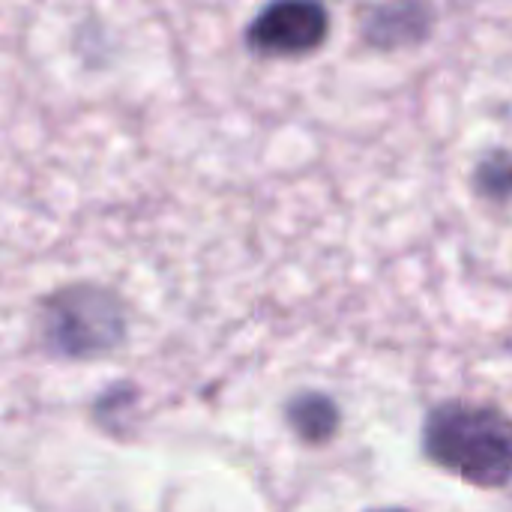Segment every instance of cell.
Returning a JSON list of instances; mask_svg holds the SVG:
<instances>
[{"label":"cell","instance_id":"cell-1","mask_svg":"<svg viewBox=\"0 0 512 512\" xmlns=\"http://www.w3.org/2000/svg\"><path fill=\"white\" fill-rule=\"evenodd\" d=\"M429 456L474 486H501L512 477V423L492 408L444 405L426 426Z\"/></svg>","mask_w":512,"mask_h":512},{"label":"cell","instance_id":"cell-2","mask_svg":"<svg viewBox=\"0 0 512 512\" xmlns=\"http://www.w3.org/2000/svg\"><path fill=\"white\" fill-rule=\"evenodd\" d=\"M48 339L69 357H90L120 339V312L99 291H69L48 306Z\"/></svg>","mask_w":512,"mask_h":512},{"label":"cell","instance_id":"cell-3","mask_svg":"<svg viewBox=\"0 0 512 512\" xmlns=\"http://www.w3.org/2000/svg\"><path fill=\"white\" fill-rule=\"evenodd\" d=\"M330 12L321 0H273L249 27V45L267 57H303L324 45Z\"/></svg>","mask_w":512,"mask_h":512},{"label":"cell","instance_id":"cell-4","mask_svg":"<svg viewBox=\"0 0 512 512\" xmlns=\"http://www.w3.org/2000/svg\"><path fill=\"white\" fill-rule=\"evenodd\" d=\"M432 30V9L426 0H387L384 6L372 9L363 24L366 42L378 48H405L417 45Z\"/></svg>","mask_w":512,"mask_h":512},{"label":"cell","instance_id":"cell-5","mask_svg":"<svg viewBox=\"0 0 512 512\" xmlns=\"http://www.w3.org/2000/svg\"><path fill=\"white\" fill-rule=\"evenodd\" d=\"M288 417H291V426L297 429V435L306 438V441H327L336 432V423H339L336 405L327 396H318V393L297 399L291 405Z\"/></svg>","mask_w":512,"mask_h":512},{"label":"cell","instance_id":"cell-6","mask_svg":"<svg viewBox=\"0 0 512 512\" xmlns=\"http://www.w3.org/2000/svg\"><path fill=\"white\" fill-rule=\"evenodd\" d=\"M477 183L486 195H512V159H492L480 168Z\"/></svg>","mask_w":512,"mask_h":512},{"label":"cell","instance_id":"cell-7","mask_svg":"<svg viewBox=\"0 0 512 512\" xmlns=\"http://www.w3.org/2000/svg\"><path fill=\"white\" fill-rule=\"evenodd\" d=\"M381 512H402V510H381Z\"/></svg>","mask_w":512,"mask_h":512}]
</instances>
